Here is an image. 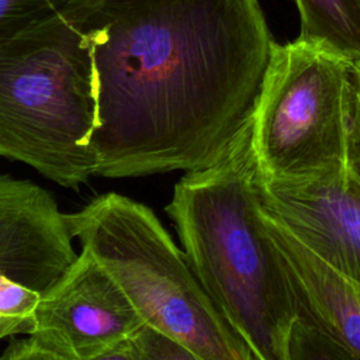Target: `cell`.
Segmentation results:
<instances>
[{"instance_id":"8992f818","label":"cell","mask_w":360,"mask_h":360,"mask_svg":"<svg viewBox=\"0 0 360 360\" xmlns=\"http://www.w3.org/2000/svg\"><path fill=\"white\" fill-rule=\"evenodd\" d=\"M142 319L104 269L82 249L41 297L27 335L72 360L132 338Z\"/></svg>"},{"instance_id":"2e32d148","label":"cell","mask_w":360,"mask_h":360,"mask_svg":"<svg viewBox=\"0 0 360 360\" xmlns=\"http://www.w3.org/2000/svg\"><path fill=\"white\" fill-rule=\"evenodd\" d=\"M0 360H72L34 336L14 339L0 354Z\"/></svg>"},{"instance_id":"6da1fadb","label":"cell","mask_w":360,"mask_h":360,"mask_svg":"<svg viewBox=\"0 0 360 360\" xmlns=\"http://www.w3.org/2000/svg\"><path fill=\"white\" fill-rule=\"evenodd\" d=\"M94 176L210 167L256 105L274 45L259 0H91Z\"/></svg>"},{"instance_id":"3957f363","label":"cell","mask_w":360,"mask_h":360,"mask_svg":"<svg viewBox=\"0 0 360 360\" xmlns=\"http://www.w3.org/2000/svg\"><path fill=\"white\" fill-rule=\"evenodd\" d=\"M90 7L73 0L0 41V156L75 190L94 176Z\"/></svg>"},{"instance_id":"52a82bcc","label":"cell","mask_w":360,"mask_h":360,"mask_svg":"<svg viewBox=\"0 0 360 360\" xmlns=\"http://www.w3.org/2000/svg\"><path fill=\"white\" fill-rule=\"evenodd\" d=\"M262 212L345 278L360 284V183L347 172L308 180H260Z\"/></svg>"},{"instance_id":"e0dca14e","label":"cell","mask_w":360,"mask_h":360,"mask_svg":"<svg viewBox=\"0 0 360 360\" xmlns=\"http://www.w3.org/2000/svg\"><path fill=\"white\" fill-rule=\"evenodd\" d=\"M83 360H148V357L132 336Z\"/></svg>"},{"instance_id":"7c38bea8","label":"cell","mask_w":360,"mask_h":360,"mask_svg":"<svg viewBox=\"0 0 360 360\" xmlns=\"http://www.w3.org/2000/svg\"><path fill=\"white\" fill-rule=\"evenodd\" d=\"M73 0H0V41L42 21Z\"/></svg>"},{"instance_id":"9a60e30c","label":"cell","mask_w":360,"mask_h":360,"mask_svg":"<svg viewBox=\"0 0 360 360\" xmlns=\"http://www.w3.org/2000/svg\"><path fill=\"white\" fill-rule=\"evenodd\" d=\"M134 340L148 360H204L183 343L146 325L134 335Z\"/></svg>"},{"instance_id":"9c48e42d","label":"cell","mask_w":360,"mask_h":360,"mask_svg":"<svg viewBox=\"0 0 360 360\" xmlns=\"http://www.w3.org/2000/svg\"><path fill=\"white\" fill-rule=\"evenodd\" d=\"M262 219L280 257L301 321L360 360V284L333 271L264 212Z\"/></svg>"},{"instance_id":"7a4b0ae2","label":"cell","mask_w":360,"mask_h":360,"mask_svg":"<svg viewBox=\"0 0 360 360\" xmlns=\"http://www.w3.org/2000/svg\"><path fill=\"white\" fill-rule=\"evenodd\" d=\"M252 117L218 163L187 172L166 205L200 284L256 360H288L301 319L255 187Z\"/></svg>"},{"instance_id":"5b68a950","label":"cell","mask_w":360,"mask_h":360,"mask_svg":"<svg viewBox=\"0 0 360 360\" xmlns=\"http://www.w3.org/2000/svg\"><path fill=\"white\" fill-rule=\"evenodd\" d=\"M349 60L294 39L271 46L252 112L260 180H308L346 172Z\"/></svg>"},{"instance_id":"5bb4252c","label":"cell","mask_w":360,"mask_h":360,"mask_svg":"<svg viewBox=\"0 0 360 360\" xmlns=\"http://www.w3.org/2000/svg\"><path fill=\"white\" fill-rule=\"evenodd\" d=\"M346 172L360 183V62H349V122Z\"/></svg>"},{"instance_id":"ba28073f","label":"cell","mask_w":360,"mask_h":360,"mask_svg":"<svg viewBox=\"0 0 360 360\" xmlns=\"http://www.w3.org/2000/svg\"><path fill=\"white\" fill-rule=\"evenodd\" d=\"M72 240L49 191L0 174V274L44 295L76 259Z\"/></svg>"},{"instance_id":"4fadbf2b","label":"cell","mask_w":360,"mask_h":360,"mask_svg":"<svg viewBox=\"0 0 360 360\" xmlns=\"http://www.w3.org/2000/svg\"><path fill=\"white\" fill-rule=\"evenodd\" d=\"M288 360H354L312 325L298 321L290 336Z\"/></svg>"},{"instance_id":"8fae6325","label":"cell","mask_w":360,"mask_h":360,"mask_svg":"<svg viewBox=\"0 0 360 360\" xmlns=\"http://www.w3.org/2000/svg\"><path fill=\"white\" fill-rule=\"evenodd\" d=\"M41 297L34 288L0 274V339L27 333Z\"/></svg>"},{"instance_id":"30bf717a","label":"cell","mask_w":360,"mask_h":360,"mask_svg":"<svg viewBox=\"0 0 360 360\" xmlns=\"http://www.w3.org/2000/svg\"><path fill=\"white\" fill-rule=\"evenodd\" d=\"M298 39L316 44L349 62H360V0H295Z\"/></svg>"},{"instance_id":"277c9868","label":"cell","mask_w":360,"mask_h":360,"mask_svg":"<svg viewBox=\"0 0 360 360\" xmlns=\"http://www.w3.org/2000/svg\"><path fill=\"white\" fill-rule=\"evenodd\" d=\"M66 222L73 239L114 280L143 325L204 360H256L149 207L105 193L66 214Z\"/></svg>"}]
</instances>
